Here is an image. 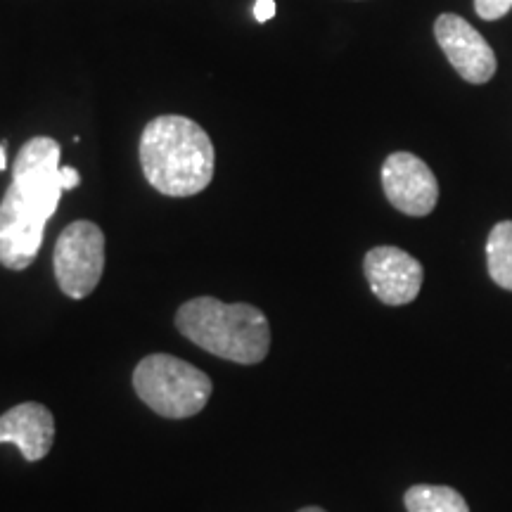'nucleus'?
<instances>
[{"mask_svg":"<svg viewBox=\"0 0 512 512\" xmlns=\"http://www.w3.org/2000/svg\"><path fill=\"white\" fill-rule=\"evenodd\" d=\"M62 147L55 138L36 136L22 145L12 164V181L0 202V264L24 271L43 245L64 192Z\"/></svg>","mask_w":512,"mask_h":512,"instance_id":"f257e3e1","label":"nucleus"},{"mask_svg":"<svg viewBox=\"0 0 512 512\" xmlns=\"http://www.w3.org/2000/svg\"><path fill=\"white\" fill-rule=\"evenodd\" d=\"M486 264L491 280L512 292V221H501L491 228L486 240Z\"/></svg>","mask_w":512,"mask_h":512,"instance_id":"9b49d317","label":"nucleus"},{"mask_svg":"<svg viewBox=\"0 0 512 512\" xmlns=\"http://www.w3.org/2000/svg\"><path fill=\"white\" fill-rule=\"evenodd\" d=\"M363 273L375 297L387 306L415 302L425 278L422 264L415 256L389 245L370 249L363 259Z\"/></svg>","mask_w":512,"mask_h":512,"instance_id":"6e6552de","label":"nucleus"},{"mask_svg":"<svg viewBox=\"0 0 512 512\" xmlns=\"http://www.w3.org/2000/svg\"><path fill=\"white\" fill-rule=\"evenodd\" d=\"M8 166V159H5V143H0V171H5Z\"/></svg>","mask_w":512,"mask_h":512,"instance_id":"2eb2a0df","label":"nucleus"},{"mask_svg":"<svg viewBox=\"0 0 512 512\" xmlns=\"http://www.w3.org/2000/svg\"><path fill=\"white\" fill-rule=\"evenodd\" d=\"M62 183H64V192H67V190H74L76 185L81 183L79 171L72 169V166H62Z\"/></svg>","mask_w":512,"mask_h":512,"instance_id":"4468645a","label":"nucleus"},{"mask_svg":"<svg viewBox=\"0 0 512 512\" xmlns=\"http://www.w3.org/2000/svg\"><path fill=\"white\" fill-rule=\"evenodd\" d=\"M275 15V0H256L254 5V17L259 22H268Z\"/></svg>","mask_w":512,"mask_h":512,"instance_id":"ddd939ff","label":"nucleus"},{"mask_svg":"<svg viewBox=\"0 0 512 512\" xmlns=\"http://www.w3.org/2000/svg\"><path fill=\"white\" fill-rule=\"evenodd\" d=\"M299 512H325L323 508H316V505H309V508H302Z\"/></svg>","mask_w":512,"mask_h":512,"instance_id":"dca6fc26","label":"nucleus"},{"mask_svg":"<svg viewBox=\"0 0 512 512\" xmlns=\"http://www.w3.org/2000/svg\"><path fill=\"white\" fill-rule=\"evenodd\" d=\"M55 278L69 299H86L105 271V233L93 221H74L62 230L53 252Z\"/></svg>","mask_w":512,"mask_h":512,"instance_id":"39448f33","label":"nucleus"},{"mask_svg":"<svg viewBox=\"0 0 512 512\" xmlns=\"http://www.w3.org/2000/svg\"><path fill=\"white\" fill-rule=\"evenodd\" d=\"M53 441L55 418L43 403H19L0 415V444H15L29 463L46 458Z\"/></svg>","mask_w":512,"mask_h":512,"instance_id":"1a4fd4ad","label":"nucleus"},{"mask_svg":"<svg viewBox=\"0 0 512 512\" xmlns=\"http://www.w3.org/2000/svg\"><path fill=\"white\" fill-rule=\"evenodd\" d=\"M408 512H470L467 501L451 486L415 484L403 496Z\"/></svg>","mask_w":512,"mask_h":512,"instance_id":"9d476101","label":"nucleus"},{"mask_svg":"<svg viewBox=\"0 0 512 512\" xmlns=\"http://www.w3.org/2000/svg\"><path fill=\"white\" fill-rule=\"evenodd\" d=\"M138 152L145 181L166 197L200 195L214 181V143L197 121L181 114L152 119Z\"/></svg>","mask_w":512,"mask_h":512,"instance_id":"f03ea898","label":"nucleus"},{"mask_svg":"<svg viewBox=\"0 0 512 512\" xmlns=\"http://www.w3.org/2000/svg\"><path fill=\"white\" fill-rule=\"evenodd\" d=\"M382 190L394 209L415 219L432 214L439 202L437 176L413 152H394L384 159Z\"/></svg>","mask_w":512,"mask_h":512,"instance_id":"423d86ee","label":"nucleus"},{"mask_svg":"<svg viewBox=\"0 0 512 512\" xmlns=\"http://www.w3.org/2000/svg\"><path fill=\"white\" fill-rule=\"evenodd\" d=\"M434 38H437L439 48L444 50L451 67L467 83L482 86V83L494 79L498 67L494 50L467 19L453 15V12H444L434 22Z\"/></svg>","mask_w":512,"mask_h":512,"instance_id":"0eeeda50","label":"nucleus"},{"mask_svg":"<svg viewBox=\"0 0 512 512\" xmlns=\"http://www.w3.org/2000/svg\"><path fill=\"white\" fill-rule=\"evenodd\" d=\"M176 328L209 354L242 366H256L271 349V325L264 311L252 304L195 297L178 309Z\"/></svg>","mask_w":512,"mask_h":512,"instance_id":"7ed1b4c3","label":"nucleus"},{"mask_svg":"<svg viewBox=\"0 0 512 512\" xmlns=\"http://www.w3.org/2000/svg\"><path fill=\"white\" fill-rule=\"evenodd\" d=\"M475 10L486 22H496L512 10V0H475Z\"/></svg>","mask_w":512,"mask_h":512,"instance_id":"f8f14e48","label":"nucleus"},{"mask_svg":"<svg viewBox=\"0 0 512 512\" xmlns=\"http://www.w3.org/2000/svg\"><path fill=\"white\" fill-rule=\"evenodd\" d=\"M133 389L157 415L183 420L202 413L214 387L209 375L188 361L169 354H152L133 370Z\"/></svg>","mask_w":512,"mask_h":512,"instance_id":"20e7f679","label":"nucleus"}]
</instances>
